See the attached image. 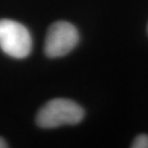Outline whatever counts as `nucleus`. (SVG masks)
Listing matches in <instances>:
<instances>
[{"label":"nucleus","instance_id":"obj_4","mask_svg":"<svg viewBox=\"0 0 148 148\" xmlns=\"http://www.w3.org/2000/svg\"><path fill=\"white\" fill-rule=\"evenodd\" d=\"M132 148H148V135L140 134L134 139Z\"/></svg>","mask_w":148,"mask_h":148},{"label":"nucleus","instance_id":"obj_3","mask_svg":"<svg viewBox=\"0 0 148 148\" xmlns=\"http://www.w3.org/2000/svg\"><path fill=\"white\" fill-rule=\"evenodd\" d=\"M79 42V33L74 24L57 21L48 27L44 52L47 57L57 58L69 54Z\"/></svg>","mask_w":148,"mask_h":148},{"label":"nucleus","instance_id":"obj_1","mask_svg":"<svg viewBox=\"0 0 148 148\" xmlns=\"http://www.w3.org/2000/svg\"><path fill=\"white\" fill-rule=\"evenodd\" d=\"M85 110L69 99L57 98L49 100L38 110L35 117L37 126L56 128L64 125H76L84 120Z\"/></svg>","mask_w":148,"mask_h":148},{"label":"nucleus","instance_id":"obj_2","mask_svg":"<svg viewBox=\"0 0 148 148\" xmlns=\"http://www.w3.org/2000/svg\"><path fill=\"white\" fill-rule=\"evenodd\" d=\"M32 36L27 27L20 22L0 20V48L8 56L22 59L32 52Z\"/></svg>","mask_w":148,"mask_h":148},{"label":"nucleus","instance_id":"obj_5","mask_svg":"<svg viewBox=\"0 0 148 148\" xmlns=\"http://www.w3.org/2000/svg\"><path fill=\"white\" fill-rule=\"evenodd\" d=\"M7 147H9V145L7 144V142H5L3 138L0 137V148H7Z\"/></svg>","mask_w":148,"mask_h":148}]
</instances>
